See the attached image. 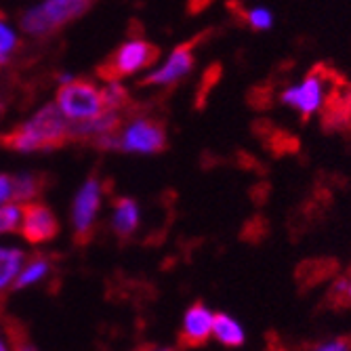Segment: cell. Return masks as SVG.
Wrapping results in <instances>:
<instances>
[{"label":"cell","mask_w":351,"mask_h":351,"mask_svg":"<svg viewBox=\"0 0 351 351\" xmlns=\"http://www.w3.org/2000/svg\"><path fill=\"white\" fill-rule=\"evenodd\" d=\"M72 139V122L63 116L57 104H45L3 137V143L19 154L57 149Z\"/></svg>","instance_id":"cell-1"},{"label":"cell","mask_w":351,"mask_h":351,"mask_svg":"<svg viewBox=\"0 0 351 351\" xmlns=\"http://www.w3.org/2000/svg\"><path fill=\"white\" fill-rule=\"evenodd\" d=\"M93 0H38L19 17V29L32 38H45L76 21Z\"/></svg>","instance_id":"cell-2"},{"label":"cell","mask_w":351,"mask_h":351,"mask_svg":"<svg viewBox=\"0 0 351 351\" xmlns=\"http://www.w3.org/2000/svg\"><path fill=\"white\" fill-rule=\"evenodd\" d=\"M55 104L72 124L84 122L106 112L104 88L90 80L74 78L68 84H59Z\"/></svg>","instance_id":"cell-3"},{"label":"cell","mask_w":351,"mask_h":351,"mask_svg":"<svg viewBox=\"0 0 351 351\" xmlns=\"http://www.w3.org/2000/svg\"><path fill=\"white\" fill-rule=\"evenodd\" d=\"M118 152L131 156H154L167 147L165 126L149 116H133L116 131Z\"/></svg>","instance_id":"cell-4"},{"label":"cell","mask_w":351,"mask_h":351,"mask_svg":"<svg viewBox=\"0 0 351 351\" xmlns=\"http://www.w3.org/2000/svg\"><path fill=\"white\" fill-rule=\"evenodd\" d=\"M156 57L158 51L152 43L143 38H129L114 51L110 61L101 68V76L106 80H122L137 76L152 68Z\"/></svg>","instance_id":"cell-5"},{"label":"cell","mask_w":351,"mask_h":351,"mask_svg":"<svg viewBox=\"0 0 351 351\" xmlns=\"http://www.w3.org/2000/svg\"><path fill=\"white\" fill-rule=\"evenodd\" d=\"M280 106L297 112L303 118L320 114L326 104V84L322 74L311 72L297 82H291L280 90Z\"/></svg>","instance_id":"cell-6"},{"label":"cell","mask_w":351,"mask_h":351,"mask_svg":"<svg viewBox=\"0 0 351 351\" xmlns=\"http://www.w3.org/2000/svg\"><path fill=\"white\" fill-rule=\"evenodd\" d=\"M101 206H104V183L97 177H88L78 187L70 213L72 230L80 240L88 238L95 226H97Z\"/></svg>","instance_id":"cell-7"},{"label":"cell","mask_w":351,"mask_h":351,"mask_svg":"<svg viewBox=\"0 0 351 351\" xmlns=\"http://www.w3.org/2000/svg\"><path fill=\"white\" fill-rule=\"evenodd\" d=\"M194 66H196V55L191 45H179L158 66L149 68L147 76L143 78V84L156 88L175 86L194 72Z\"/></svg>","instance_id":"cell-8"},{"label":"cell","mask_w":351,"mask_h":351,"mask_svg":"<svg viewBox=\"0 0 351 351\" xmlns=\"http://www.w3.org/2000/svg\"><path fill=\"white\" fill-rule=\"evenodd\" d=\"M59 232V221L55 213L43 202H25L19 223V234L29 244H45L51 242Z\"/></svg>","instance_id":"cell-9"},{"label":"cell","mask_w":351,"mask_h":351,"mask_svg":"<svg viewBox=\"0 0 351 351\" xmlns=\"http://www.w3.org/2000/svg\"><path fill=\"white\" fill-rule=\"evenodd\" d=\"M213 324H215V311L204 303L189 305L181 317V341L185 345H204L213 339Z\"/></svg>","instance_id":"cell-10"},{"label":"cell","mask_w":351,"mask_h":351,"mask_svg":"<svg viewBox=\"0 0 351 351\" xmlns=\"http://www.w3.org/2000/svg\"><path fill=\"white\" fill-rule=\"evenodd\" d=\"M141 226V206L135 198L122 196L114 202L110 228L118 238H131Z\"/></svg>","instance_id":"cell-11"},{"label":"cell","mask_w":351,"mask_h":351,"mask_svg":"<svg viewBox=\"0 0 351 351\" xmlns=\"http://www.w3.org/2000/svg\"><path fill=\"white\" fill-rule=\"evenodd\" d=\"M122 124L120 112L116 110H106L99 116H95L84 122H74L72 124V139H86V141H97L104 135H110L118 131Z\"/></svg>","instance_id":"cell-12"},{"label":"cell","mask_w":351,"mask_h":351,"mask_svg":"<svg viewBox=\"0 0 351 351\" xmlns=\"http://www.w3.org/2000/svg\"><path fill=\"white\" fill-rule=\"evenodd\" d=\"M25 263V252L13 244H0V297L15 289L21 265Z\"/></svg>","instance_id":"cell-13"},{"label":"cell","mask_w":351,"mask_h":351,"mask_svg":"<svg viewBox=\"0 0 351 351\" xmlns=\"http://www.w3.org/2000/svg\"><path fill=\"white\" fill-rule=\"evenodd\" d=\"M213 339L223 347H242L246 343V328L240 320H236L230 313H215L213 324Z\"/></svg>","instance_id":"cell-14"},{"label":"cell","mask_w":351,"mask_h":351,"mask_svg":"<svg viewBox=\"0 0 351 351\" xmlns=\"http://www.w3.org/2000/svg\"><path fill=\"white\" fill-rule=\"evenodd\" d=\"M51 274V261L45 257H34V259H25V263L21 265V271L17 276L15 289L23 291V289H32V286H38L40 282H45Z\"/></svg>","instance_id":"cell-15"},{"label":"cell","mask_w":351,"mask_h":351,"mask_svg":"<svg viewBox=\"0 0 351 351\" xmlns=\"http://www.w3.org/2000/svg\"><path fill=\"white\" fill-rule=\"evenodd\" d=\"M19 43H21L19 29L9 19L0 17V66H7V63L11 61Z\"/></svg>","instance_id":"cell-16"},{"label":"cell","mask_w":351,"mask_h":351,"mask_svg":"<svg viewBox=\"0 0 351 351\" xmlns=\"http://www.w3.org/2000/svg\"><path fill=\"white\" fill-rule=\"evenodd\" d=\"M13 181H15V202L25 204V202L36 200L38 191H40V179L36 175L21 173V175L13 177Z\"/></svg>","instance_id":"cell-17"},{"label":"cell","mask_w":351,"mask_h":351,"mask_svg":"<svg viewBox=\"0 0 351 351\" xmlns=\"http://www.w3.org/2000/svg\"><path fill=\"white\" fill-rule=\"evenodd\" d=\"M244 21L254 32H269L276 25V13L269 7L257 5V7H250L244 13Z\"/></svg>","instance_id":"cell-18"},{"label":"cell","mask_w":351,"mask_h":351,"mask_svg":"<svg viewBox=\"0 0 351 351\" xmlns=\"http://www.w3.org/2000/svg\"><path fill=\"white\" fill-rule=\"evenodd\" d=\"M21 213H23V204H19L15 200L0 206V236L19 232Z\"/></svg>","instance_id":"cell-19"},{"label":"cell","mask_w":351,"mask_h":351,"mask_svg":"<svg viewBox=\"0 0 351 351\" xmlns=\"http://www.w3.org/2000/svg\"><path fill=\"white\" fill-rule=\"evenodd\" d=\"M101 88H104L106 110L120 112L126 104H129V93H126V88L120 84V80H108Z\"/></svg>","instance_id":"cell-20"},{"label":"cell","mask_w":351,"mask_h":351,"mask_svg":"<svg viewBox=\"0 0 351 351\" xmlns=\"http://www.w3.org/2000/svg\"><path fill=\"white\" fill-rule=\"evenodd\" d=\"M15 200V181L11 175L0 173V206Z\"/></svg>","instance_id":"cell-21"},{"label":"cell","mask_w":351,"mask_h":351,"mask_svg":"<svg viewBox=\"0 0 351 351\" xmlns=\"http://www.w3.org/2000/svg\"><path fill=\"white\" fill-rule=\"evenodd\" d=\"M315 349L317 351H349L351 345L345 339H330V341H324V343H317Z\"/></svg>","instance_id":"cell-22"},{"label":"cell","mask_w":351,"mask_h":351,"mask_svg":"<svg viewBox=\"0 0 351 351\" xmlns=\"http://www.w3.org/2000/svg\"><path fill=\"white\" fill-rule=\"evenodd\" d=\"M337 293H339V295H343V299H345L347 303H351V276L339 282Z\"/></svg>","instance_id":"cell-23"},{"label":"cell","mask_w":351,"mask_h":351,"mask_svg":"<svg viewBox=\"0 0 351 351\" xmlns=\"http://www.w3.org/2000/svg\"><path fill=\"white\" fill-rule=\"evenodd\" d=\"M76 76L74 74H70V72H61L59 76H57V84H68V82H72Z\"/></svg>","instance_id":"cell-24"},{"label":"cell","mask_w":351,"mask_h":351,"mask_svg":"<svg viewBox=\"0 0 351 351\" xmlns=\"http://www.w3.org/2000/svg\"><path fill=\"white\" fill-rule=\"evenodd\" d=\"M9 349V343L3 335V317H0V351H7Z\"/></svg>","instance_id":"cell-25"}]
</instances>
